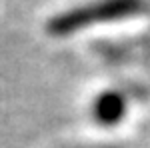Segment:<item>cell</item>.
Returning <instances> with one entry per match:
<instances>
[{
  "label": "cell",
  "instance_id": "cell-2",
  "mask_svg": "<svg viewBox=\"0 0 150 148\" xmlns=\"http://www.w3.org/2000/svg\"><path fill=\"white\" fill-rule=\"evenodd\" d=\"M126 96L120 90L100 92L92 104V116L100 126H116L126 114Z\"/></svg>",
  "mask_w": 150,
  "mask_h": 148
},
{
  "label": "cell",
  "instance_id": "cell-3",
  "mask_svg": "<svg viewBox=\"0 0 150 148\" xmlns=\"http://www.w3.org/2000/svg\"><path fill=\"white\" fill-rule=\"evenodd\" d=\"M82 148H120V146H112V144H108V146H82Z\"/></svg>",
  "mask_w": 150,
  "mask_h": 148
},
{
  "label": "cell",
  "instance_id": "cell-1",
  "mask_svg": "<svg viewBox=\"0 0 150 148\" xmlns=\"http://www.w3.org/2000/svg\"><path fill=\"white\" fill-rule=\"evenodd\" d=\"M146 8V0H94L52 16L46 24L48 34L68 36L96 24L124 20Z\"/></svg>",
  "mask_w": 150,
  "mask_h": 148
}]
</instances>
